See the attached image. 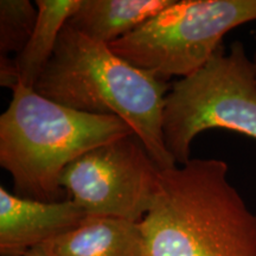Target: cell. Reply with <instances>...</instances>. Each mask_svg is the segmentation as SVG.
Masks as SVG:
<instances>
[{
  "mask_svg": "<svg viewBox=\"0 0 256 256\" xmlns=\"http://www.w3.org/2000/svg\"><path fill=\"white\" fill-rule=\"evenodd\" d=\"M222 159L162 170L140 220L142 256H256V211L229 180Z\"/></svg>",
  "mask_w": 256,
  "mask_h": 256,
  "instance_id": "obj_1",
  "label": "cell"
},
{
  "mask_svg": "<svg viewBox=\"0 0 256 256\" xmlns=\"http://www.w3.org/2000/svg\"><path fill=\"white\" fill-rule=\"evenodd\" d=\"M34 89L72 110L120 118L160 168L177 165L162 136L165 98L171 89L168 83L68 24Z\"/></svg>",
  "mask_w": 256,
  "mask_h": 256,
  "instance_id": "obj_2",
  "label": "cell"
},
{
  "mask_svg": "<svg viewBox=\"0 0 256 256\" xmlns=\"http://www.w3.org/2000/svg\"><path fill=\"white\" fill-rule=\"evenodd\" d=\"M133 134L120 118L72 110L19 82L0 116V165L11 174L16 194L60 202V176L70 162Z\"/></svg>",
  "mask_w": 256,
  "mask_h": 256,
  "instance_id": "obj_3",
  "label": "cell"
},
{
  "mask_svg": "<svg viewBox=\"0 0 256 256\" xmlns=\"http://www.w3.org/2000/svg\"><path fill=\"white\" fill-rule=\"evenodd\" d=\"M209 130L256 140V66L242 42L222 44L204 66L176 81L165 98L162 136L177 165L191 160V144Z\"/></svg>",
  "mask_w": 256,
  "mask_h": 256,
  "instance_id": "obj_4",
  "label": "cell"
},
{
  "mask_svg": "<svg viewBox=\"0 0 256 256\" xmlns=\"http://www.w3.org/2000/svg\"><path fill=\"white\" fill-rule=\"evenodd\" d=\"M256 20V0H174L110 49L168 81L206 64L235 28Z\"/></svg>",
  "mask_w": 256,
  "mask_h": 256,
  "instance_id": "obj_5",
  "label": "cell"
},
{
  "mask_svg": "<svg viewBox=\"0 0 256 256\" xmlns=\"http://www.w3.org/2000/svg\"><path fill=\"white\" fill-rule=\"evenodd\" d=\"M160 174L162 168L133 134L74 160L64 168L60 184L87 216L139 223L151 209Z\"/></svg>",
  "mask_w": 256,
  "mask_h": 256,
  "instance_id": "obj_6",
  "label": "cell"
},
{
  "mask_svg": "<svg viewBox=\"0 0 256 256\" xmlns=\"http://www.w3.org/2000/svg\"><path fill=\"white\" fill-rule=\"evenodd\" d=\"M87 214L72 200L40 202L0 186V254L19 256L70 232Z\"/></svg>",
  "mask_w": 256,
  "mask_h": 256,
  "instance_id": "obj_7",
  "label": "cell"
},
{
  "mask_svg": "<svg viewBox=\"0 0 256 256\" xmlns=\"http://www.w3.org/2000/svg\"><path fill=\"white\" fill-rule=\"evenodd\" d=\"M139 223L87 216L81 224L40 246L50 256H142Z\"/></svg>",
  "mask_w": 256,
  "mask_h": 256,
  "instance_id": "obj_8",
  "label": "cell"
},
{
  "mask_svg": "<svg viewBox=\"0 0 256 256\" xmlns=\"http://www.w3.org/2000/svg\"><path fill=\"white\" fill-rule=\"evenodd\" d=\"M174 0H81L68 24L98 43L110 46L168 8Z\"/></svg>",
  "mask_w": 256,
  "mask_h": 256,
  "instance_id": "obj_9",
  "label": "cell"
},
{
  "mask_svg": "<svg viewBox=\"0 0 256 256\" xmlns=\"http://www.w3.org/2000/svg\"><path fill=\"white\" fill-rule=\"evenodd\" d=\"M34 4L38 8L36 26L24 50L14 57L19 80L31 89L50 62L60 32L81 0H37Z\"/></svg>",
  "mask_w": 256,
  "mask_h": 256,
  "instance_id": "obj_10",
  "label": "cell"
},
{
  "mask_svg": "<svg viewBox=\"0 0 256 256\" xmlns=\"http://www.w3.org/2000/svg\"><path fill=\"white\" fill-rule=\"evenodd\" d=\"M37 17V5L30 0L0 2V56H18L24 50L36 26Z\"/></svg>",
  "mask_w": 256,
  "mask_h": 256,
  "instance_id": "obj_11",
  "label": "cell"
},
{
  "mask_svg": "<svg viewBox=\"0 0 256 256\" xmlns=\"http://www.w3.org/2000/svg\"><path fill=\"white\" fill-rule=\"evenodd\" d=\"M19 256H50L48 255L43 249L40 248H36V249H32V250L25 252L23 255H19Z\"/></svg>",
  "mask_w": 256,
  "mask_h": 256,
  "instance_id": "obj_12",
  "label": "cell"
},
{
  "mask_svg": "<svg viewBox=\"0 0 256 256\" xmlns=\"http://www.w3.org/2000/svg\"><path fill=\"white\" fill-rule=\"evenodd\" d=\"M252 36H254V40H256V31L252 32ZM254 62H256V54H255V57H254Z\"/></svg>",
  "mask_w": 256,
  "mask_h": 256,
  "instance_id": "obj_13",
  "label": "cell"
},
{
  "mask_svg": "<svg viewBox=\"0 0 256 256\" xmlns=\"http://www.w3.org/2000/svg\"><path fill=\"white\" fill-rule=\"evenodd\" d=\"M254 63H255V66H256V62H254Z\"/></svg>",
  "mask_w": 256,
  "mask_h": 256,
  "instance_id": "obj_14",
  "label": "cell"
}]
</instances>
